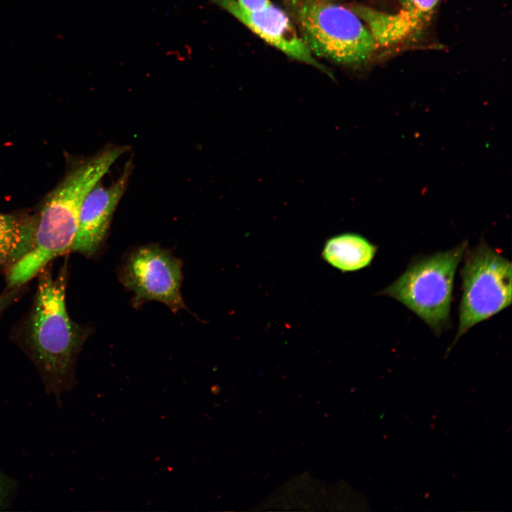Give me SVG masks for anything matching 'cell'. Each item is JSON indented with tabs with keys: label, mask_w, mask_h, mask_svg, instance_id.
<instances>
[{
	"label": "cell",
	"mask_w": 512,
	"mask_h": 512,
	"mask_svg": "<svg viewBox=\"0 0 512 512\" xmlns=\"http://www.w3.org/2000/svg\"><path fill=\"white\" fill-rule=\"evenodd\" d=\"M127 149L119 145L103 148L71 170L48 196L36 215L29 251L7 270L9 289L22 287L53 259L71 250L85 198Z\"/></svg>",
	"instance_id": "6da1fadb"
},
{
	"label": "cell",
	"mask_w": 512,
	"mask_h": 512,
	"mask_svg": "<svg viewBox=\"0 0 512 512\" xmlns=\"http://www.w3.org/2000/svg\"><path fill=\"white\" fill-rule=\"evenodd\" d=\"M48 265L38 275L32 308L25 325V341L47 387H67L73 363L89 330L73 321L65 304L66 263L54 275Z\"/></svg>",
	"instance_id": "7a4b0ae2"
},
{
	"label": "cell",
	"mask_w": 512,
	"mask_h": 512,
	"mask_svg": "<svg viewBox=\"0 0 512 512\" xmlns=\"http://www.w3.org/2000/svg\"><path fill=\"white\" fill-rule=\"evenodd\" d=\"M311 53L347 65L367 61L376 48L368 27L353 11L330 0H284Z\"/></svg>",
	"instance_id": "3957f363"
},
{
	"label": "cell",
	"mask_w": 512,
	"mask_h": 512,
	"mask_svg": "<svg viewBox=\"0 0 512 512\" xmlns=\"http://www.w3.org/2000/svg\"><path fill=\"white\" fill-rule=\"evenodd\" d=\"M467 245L465 241L452 249L415 259L380 294L402 303L439 336L451 324L454 276Z\"/></svg>",
	"instance_id": "277c9868"
},
{
	"label": "cell",
	"mask_w": 512,
	"mask_h": 512,
	"mask_svg": "<svg viewBox=\"0 0 512 512\" xmlns=\"http://www.w3.org/2000/svg\"><path fill=\"white\" fill-rule=\"evenodd\" d=\"M461 277L459 326L453 345L476 324L511 304V263L486 244L467 252Z\"/></svg>",
	"instance_id": "5b68a950"
},
{
	"label": "cell",
	"mask_w": 512,
	"mask_h": 512,
	"mask_svg": "<svg viewBox=\"0 0 512 512\" xmlns=\"http://www.w3.org/2000/svg\"><path fill=\"white\" fill-rule=\"evenodd\" d=\"M182 279L181 260L156 245L131 252L119 272L122 284L134 292V307L154 300L174 313L186 309L180 292Z\"/></svg>",
	"instance_id": "8992f818"
},
{
	"label": "cell",
	"mask_w": 512,
	"mask_h": 512,
	"mask_svg": "<svg viewBox=\"0 0 512 512\" xmlns=\"http://www.w3.org/2000/svg\"><path fill=\"white\" fill-rule=\"evenodd\" d=\"M252 31L287 55L331 74L313 57L288 15L272 4L264 9L250 12L242 9L236 0H211Z\"/></svg>",
	"instance_id": "52a82bcc"
},
{
	"label": "cell",
	"mask_w": 512,
	"mask_h": 512,
	"mask_svg": "<svg viewBox=\"0 0 512 512\" xmlns=\"http://www.w3.org/2000/svg\"><path fill=\"white\" fill-rule=\"evenodd\" d=\"M132 164L109 186L99 183L89 192L81 206L72 251L92 257L107 234L113 213L127 187Z\"/></svg>",
	"instance_id": "ba28073f"
},
{
	"label": "cell",
	"mask_w": 512,
	"mask_h": 512,
	"mask_svg": "<svg viewBox=\"0 0 512 512\" xmlns=\"http://www.w3.org/2000/svg\"><path fill=\"white\" fill-rule=\"evenodd\" d=\"M439 0H401L393 13L357 6L353 11L369 29L376 46L400 43L420 31L430 18Z\"/></svg>",
	"instance_id": "9c48e42d"
},
{
	"label": "cell",
	"mask_w": 512,
	"mask_h": 512,
	"mask_svg": "<svg viewBox=\"0 0 512 512\" xmlns=\"http://www.w3.org/2000/svg\"><path fill=\"white\" fill-rule=\"evenodd\" d=\"M376 252L377 247L366 238L348 233L328 239L322 257L330 265L345 272L360 270L369 266Z\"/></svg>",
	"instance_id": "30bf717a"
},
{
	"label": "cell",
	"mask_w": 512,
	"mask_h": 512,
	"mask_svg": "<svg viewBox=\"0 0 512 512\" xmlns=\"http://www.w3.org/2000/svg\"><path fill=\"white\" fill-rule=\"evenodd\" d=\"M36 215L0 213V270H8L29 251Z\"/></svg>",
	"instance_id": "8fae6325"
},
{
	"label": "cell",
	"mask_w": 512,
	"mask_h": 512,
	"mask_svg": "<svg viewBox=\"0 0 512 512\" xmlns=\"http://www.w3.org/2000/svg\"><path fill=\"white\" fill-rule=\"evenodd\" d=\"M236 1L242 9L250 12L261 11L272 4L270 0H237Z\"/></svg>",
	"instance_id": "7c38bea8"
},
{
	"label": "cell",
	"mask_w": 512,
	"mask_h": 512,
	"mask_svg": "<svg viewBox=\"0 0 512 512\" xmlns=\"http://www.w3.org/2000/svg\"><path fill=\"white\" fill-rule=\"evenodd\" d=\"M3 496H4V483H3L2 478L0 476V504L1 503Z\"/></svg>",
	"instance_id": "4fadbf2b"
}]
</instances>
